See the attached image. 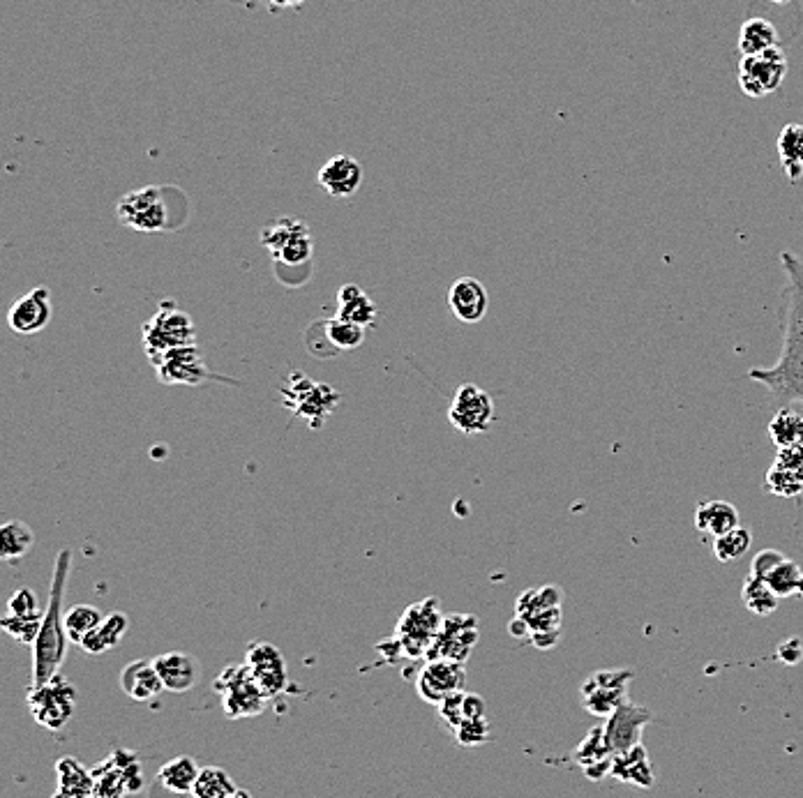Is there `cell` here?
<instances>
[{"instance_id":"6da1fadb","label":"cell","mask_w":803,"mask_h":798,"mask_svg":"<svg viewBox=\"0 0 803 798\" xmlns=\"http://www.w3.org/2000/svg\"><path fill=\"white\" fill-rule=\"evenodd\" d=\"M787 273V319L783 351L771 367H757L748 379L769 390L776 406L803 404V261L792 252H783Z\"/></svg>"},{"instance_id":"7a4b0ae2","label":"cell","mask_w":803,"mask_h":798,"mask_svg":"<svg viewBox=\"0 0 803 798\" xmlns=\"http://www.w3.org/2000/svg\"><path fill=\"white\" fill-rule=\"evenodd\" d=\"M70 568H72V552L70 549H60L54 563V577H51L49 602L47 609H44L42 628L33 644V688L54 679L65 660L70 637H67L65 632L63 600Z\"/></svg>"},{"instance_id":"3957f363","label":"cell","mask_w":803,"mask_h":798,"mask_svg":"<svg viewBox=\"0 0 803 798\" xmlns=\"http://www.w3.org/2000/svg\"><path fill=\"white\" fill-rule=\"evenodd\" d=\"M261 245L273 257L275 273L312 266V231L298 217H277L270 222L261 231Z\"/></svg>"},{"instance_id":"277c9868","label":"cell","mask_w":803,"mask_h":798,"mask_svg":"<svg viewBox=\"0 0 803 798\" xmlns=\"http://www.w3.org/2000/svg\"><path fill=\"white\" fill-rule=\"evenodd\" d=\"M213 688L220 695L222 711L227 718H254L266 709V695L254 679L252 669L245 665H229L217 676Z\"/></svg>"},{"instance_id":"5b68a950","label":"cell","mask_w":803,"mask_h":798,"mask_svg":"<svg viewBox=\"0 0 803 798\" xmlns=\"http://www.w3.org/2000/svg\"><path fill=\"white\" fill-rule=\"evenodd\" d=\"M187 344H197V328L192 319L174 303H162L153 319L144 323V349L148 360L157 365L164 353Z\"/></svg>"},{"instance_id":"8992f818","label":"cell","mask_w":803,"mask_h":798,"mask_svg":"<svg viewBox=\"0 0 803 798\" xmlns=\"http://www.w3.org/2000/svg\"><path fill=\"white\" fill-rule=\"evenodd\" d=\"M287 381V386L280 390L282 404L289 406L296 416L305 418L310 427L319 429L326 423L330 413L335 411V406L340 404V393L335 388L312 381L303 372L289 374Z\"/></svg>"},{"instance_id":"52a82bcc","label":"cell","mask_w":803,"mask_h":798,"mask_svg":"<svg viewBox=\"0 0 803 798\" xmlns=\"http://www.w3.org/2000/svg\"><path fill=\"white\" fill-rule=\"evenodd\" d=\"M118 222L139 233H160L169 227V208L162 187L148 185L132 190L116 203Z\"/></svg>"},{"instance_id":"ba28073f","label":"cell","mask_w":803,"mask_h":798,"mask_svg":"<svg viewBox=\"0 0 803 798\" xmlns=\"http://www.w3.org/2000/svg\"><path fill=\"white\" fill-rule=\"evenodd\" d=\"M28 706L37 725L58 732L72 720L74 709H77V690L65 676L56 674L51 681L30 688Z\"/></svg>"},{"instance_id":"9c48e42d","label":"cell","mask_w":803,"mask_h":798,"mask_svg":"<svg viewBox=\"0 0 803 798\" xmlns=\"http://www.w3.org/2000/svg\"><path fill=\"white\" fill-rule=\"evenodd\" d=\"M441 623H444V616H441L439 602L434 598L418 602V605L409 607L402 614L395 630V639L404 646L407 658L427 656V651H430V646L439 635Z\"/></svg>"},{"instance_id":"30bf717a","label":"cell","mask_w":803,"mask_h":798,"mask_svg":"<svg viewBox=\"0 0 803 798\" xmlns=\"http://www.w3.org/2000/svg\"><path fill=\"white\" fill-rule=\"evenodd\" d=\"M448 420L464 436L490 432L494 423V399L476 383H462L448 406Z\"/></svg>"},{"instance_id":"8fae6325","label":"cell","mask_w":803,"mask_h":798,"mask_svg":"<svg viewBox=\"0 0 803 798\" xmlns=\"http://www.w3.org/2000/svg\"><path fill=\"white\" fill-rule=\"evenodd\" d=\"M785 77L787 56L780 49V44L774 49L764 51V54L744 56L739 65V88L748 97H753V100H760V97L774 93L783 84Z\"/></svg>"},{"instance_id":"7c38bea8","label":"cell","mask_w":803,"mask_h":798,"mask_svg":"<svg viewBox=\"0 0 803 798\" xmlns=\"http://www.w3.org/2000/svg\"><path fill=\"white\" fill-rule=\"evenodd\" d=\"M245 665L252 669L254 679H257L268 699L282 695V692L287 690L289 685L287 662H284L282 651L277 649L275 644L264 642V639L252 642L245 651Z\"/></svg>"},{"instance_id":"4fadbf2b","label":"cell","mask_w":803,"mask_h":798,"mask_svg":"<svg viewBox=\"0 0 803 798\" xmlns=\"http://www.w3.org/2000/svg\"><path fill=\"white\" fill-rule=\"evenodd\" d=\"M478 639V623L474 616L450 614L444 616L441 630L425 658L430 660H457L464 662Z\"/></svg>"},{"instance_id":"5bb4252c","label":"cell","mask_w":803,"mask_h":798,"mask_svg":"<svg viewBox=\"0 0 803 798\" xmlns=\"http://www.w3.org/2000/svg\"><path fill=\"white\" fill-rule=\"evenodd\" d=\"M630 674L628 672H596L591 674L582 685V704L584 709L594 715H610L619 709L621 704L628 702L626 688H628Z\"/></svg>"},{"instance_id":"9a60e30c","label":"cell","mask_w":803,"mask_h":798,"mask_svg":"<svg viewBox=\"0 0 803 798\" xmlns=\"http://www.w3.org/2000/svg\"><path fill=\"white\" fill-rule=\"evenodd\" d=\"M155 370L160 381L167 383V386H176V383L199 386V383L210 379L204 353L199 351L197 344L178 346V349L164 353V358L155 365Z\"/></svg>"},{"instance_id":"2e32d148","label":"cell","mask_w":803,"mask_h":798,"mask_svg":"<svg viewBox=\"0 0 803 798\" xmlns=\"http://www.w3.org/2000/svg\"><path fill=\"white\" fill-rule=\"evenodd\" d=\"M464 688V667L457 660H430L420 672L416 690L427 704H441L453 692Z\"/></svg>"},{"instance_id":"e0dca14e","label":"cell","mask_w":803,"mask_h":798,"mask_svg":"<svg viewBox=\"0 0 803 798\" xmlns=\"http://www.w3.org/2000/svg\"><path fill=\"white\" fill-rule=\"evenodd\" d=\"M51 314H54V307H51V293L47 286H35L33 291H28L26 296H21L17 303L10 307L7 312V323L14 333L19 335H35L49 326Z\"/></svg>"},{"instance_id":"ac0fdd59","label":"cell","mask_w":803,"mask_h":798,"mask_svg":"<svg viewBox=\"0 0 803 798\" xmlns=\"http://www.w3.org/2000/svg\"><path fill=\"white\" fill-rule=\"evenodd\" d=\"M651 718V713L642 706H635L630 702H624L617 711L610 715L605 727V743L614 755L619 752H626L635 745H640V734L642 727L647 725Z\"/></svg>"},{"instance_id":"d6986e66","label":"cell","mask_w":803,"mask_h":798,"mask_svg":"<svg viewBox=\"0 0 803 798\" xmlns=\"http://www.w3.org/2000/svg\"><path fill=\"white\" fill-rule=\"evenodd\" d=\"M448 307L462 323H480L485 319L490 296L485 284L476 277H460L448 289Z\"/></svg>"},{"instance_id":"ffe728a7","label":"cell","mask_w":803,"mask_h":798,"mask_svg":"<svg viewBox=\"0 0 803 798\" xmlns=\"http://www.w3.org/2000/svg\"><path fill=\"white\" fill-rule=\"evenodd\" d=\"M319 185L328 192L333 199H349L358 192L360 183H363V167L356 157L351 155H335L321 167L319 171Z\"/></svg>"},{"instance_id":"44dd1931","label":"cell","mask_w":803,"mask_h":798,"mask_svg":"<svg viewBox=\"0 0 803 798\" xmlns=\"http://www.w3.org/2000/svg\"><path fill=\"white\" fill-rule=\"evenodd\" d=\"M153 662L164 683V690L169 692H190L199 679V662L190 653L169 651L157 656Z\"/></svg>"},{"instance_id":"7402d4cb","label":"cell","mask_w":803,"mask_h":798,"mask_svg":"<svg viewBox=\"0 0 803 798\" xmlns=\"http://www.w3.org/2000/svg\"><path fill=\"white\" fill-rule=\"evenodd\" d=\"M120 688H123L125 695L134 699V702H148V699L160 695L164 690V683L160 679V674H157L155 662L141 658L130 662V665L120 672Z\"/></svg>"},{"instance_id":"603a6c76","label":"cell","mask_w":803,"mask_h":798,"mask_svg":"<svg viewBox=\"0 0 803 798\" xmlns=\"http://www.w3.org/2000/svg\"><path fill=\"white\" fill-rule=\"evenodd\" d=\"M337 319L351 321L356 326L370 328L377 321V305L370 296H365L358 284H344L337 291Z\"/></svg>"},{"instance_id":"cb8c5ba5","label":"cell","mask_w":803,"mask_h":798,"mask_svg":"<svg viewBox=\"0 0 803 798\" xmlns=\"http://www.w3.org/2000/svg\"><path fill=\"white\" fill-rule=\"evenodd\" d=\"M58 778V794L65 798H93L95 792V775L88 771L79 759L63 757L56 764Z\"/></svg>"},{"instance_id":"d4e9b609","label":"cell","mask_w":803,"mask_h":798,"mask_svg":"<svg viewBox=\"0 0 803 798\" xmlns=\"http://www.w3.org/2000/svg\"><path fill=\"white\" fill-rule=\"evenodd\" d=\"M201 766L192 757L180 755L167 762L157 773V785L178 796H192L194 785H197Z\"/></svg>"},{"instance_id":"484cf974","label":"cell","mask_w":803,"mask_h":798,"mask_svg":"<svg viewBox=\"0 0 803 798\" xmlns=\"http://www.w3.org/2000/svg\"><path fill=\"white\" fill-rule=\"evenodd\" d=\"M695 526L697 531L709 533V536H723V533L737 529L739 526V510L730 501H707L700 503L695 510Z\"/></svg>"},{"instance_id":"4316f807","label":"cell","mask_w":803,"mask_h":798,"mask_svg":"<svg viewBox=\"0 0 803 798\" xmlns=\"http://www.w3.org/2000/svg\"><path fill=\"white\" fill-rule=\"evenodd\" d=\"M127 628H130V619H127L123 612H111L109 616H104L100 628L90 632L79 646L86 653H90V656H102V653L116 649L120 639L125 637Z\"/></svg>"},{"instance_id":"83f0119b","label":"cell","mask_w":803,"mask_h":798,"mask_svg":"<svg viewBox=\"0 0 803 798\" xmlns=\"http://www.w3.org/2000/svg\"><path fill=\"white\" fill-rule=\"evenodd\" d=\"M776 148L790 183H799L803 178V125H785L778 134Z\"/></svg>"},{"instance_id":"f1b7e54d","label":"cell","mask_w":803,"mask_h":798,"mask_svg":"<svg viewBox=\"0 0 803 798\" xmlns=\"http://www.w3.org/2000/svg\"><path fill=\"white\" fill-rule=\"evenodd\" d=\"M778 47V30L771 21L753 17L739 28V51L744 56H757Z\"/></svg>"},{"instance_id":"f546056e","label":"cell","mask_w":803,"mask_h":798,"mask_svg":"<svg viewBox=\"0 0 803 798\" xmlns=\"http://www.w3.org/2000/svg\"><path fill=\"white\" fill-rule=\"evenodd\" d=\"M769 436L778 450L803 443V413L794 406H778L769 423Z\"/></svg>"},{"instance_id":"4dcf8cb0","label":"cell","mask_w":803,"mask_h":798,"mask_svg":"<svg viewBox=\"0 0 803 798\" xmlns=\"http://www.w3.org/2000/svg\"><path fill=\"white\" fill-rule=\"evenodd\" d=\"M33 545L35 533L26 522L14 519V522L3 524V529H0V556L5 561L24 559L30 549H33Z\"/></svg>"},{"instance_id":"1f68e13d","label":"cell","mask_w":803,"mask_h":798,"mask_svg":"<svg viewBox=\"0 0 803 798\" xmlns=\"http://www.w3.org/2000/svg\"><path fill=\"white\" fill-rule=\"evenodd\" d=\"M104 621L102 612L93 605H74L65 612V632L70 637V642L81 644L84 639L100 628V623Z\"/></svg>"},{"instance_id":"d6a6232c","label":"cell","mask_w":803,"mask_h":798,"mask_svg":"<svg viewBox=\"0 0 803 798\" xmlns=\"http://www.w3.org/2000/svg\"><path fill=\"white\" fill-rule=\"evenodd\" d=\"M238 792L236 782L220 766H206L201 769L197 785H194V798H231Z\"/></svg>"},{"instance_id":"836d02e7","label":"cell","mask_w":803,"mask_h":798,"mask_svg":"<svg viewBox=\"0 0 803 798\" xmlns=\"http://www.w3.org/2000/svg\"><path fill=\"white\" fill-rule=\"evenodd\" d=\"M741 600H744V605L757 616L774 614L778 609V596L771 591V586L764 582V579L753 575L746 577L744 589H741Z\"/></svg>"},{"instance_id":"e575fe53","label":"cell","mask_w":803,"mask_h":798,"mask_svg":"<svg viewBox=\"0 0 803 798\" xmlns=\"http://www.w3.org/2000/svg\"><path fill=\"white\" fill-rule=\"evenodd\" d=\"M753 547V533L746 526H737V529L723 533V536L714 538V556L720 563L739 561L741 556L748 554Z\"/></svg>"},{"instance_id":"d590c367","label":"cell","mask_w":803,"mask_h":798,"mask_svg":"<svg viewBox=\"0 0 803 798\" xmlns=\"http://www.w3.org/2000/svg\"><path fill=\"white\" fill-rule=\"evenodd\" d=\"M764 582L771 586V591H774L778 598H785V596H792L794 591H799V586L803 584V575H801V568L797 566V563L785 556V559L780 561L767 577H764Z\"/></svg>"},{"instance_id":"8d00e7d4","label":"cell","mask_w":803,"mask_h":798,"mask_svg":"<svg viewBox=\"0 0 803 798\" xmlns=\"http://www.w3.org/2000/svg\"><path fill=\"white\" fill-rule=\"evenodd\" d=\"M326 333L337 351H354L365 342V328L344 319H326Z\"/></svg>"},{"instance_id":"74e56055","label":"cell","mask_w":803,"mask_h":798,"mask_svg":"<svg viewBox=\"0 0 803 798\" xmlns=\"http://www.w3.org/2000/svg\"><path fill=\"white\" fill-rule=\"evenodd\" d=\"M767 487L771 494L792 499V496H799L803 492V476L797 471L787 469V466H780L774 462V466H771L767 473Z\"/></svg>"},{"instance_id":"f35d334b","label":"cell","mask_w":803,"mask_h":798,"mask_svg":"<svg viewBox=\"0 0 803 798\" xmlns=\"http://www.w3.org/2000/svg\"><path fill=\"white\" fill-rule=\"evenodd\" d=\"M7 616H14V619H40V616H44L33 589L21 586V589L14 591V596L7 602Z\"/></svg>"},{"instance_id":"ab89813d","label":"cell","mask_w":803,"mask_h":798,"mask_svg":"<svg viewBox=\"0 0 803 798\" xmlns=\"http://www.w3.org/2000/svg\"><path fill=\"white\" fill-rule=\"evenodd\" d=\"M305 344H307V351H310L314 358H321V360L335 358L337 353H340L328 340L326 321L310 323V328L305 330Z\"/></svg>"},{"instance_id":"60d3db41","label":"cell","mask_w":803,"mask_h":798,"mask_svg":"<svg viewBox=\"0 0 803 798\" xmlns=\"http://www.w3.org/2000/svg\"><path fill=\"white\" fill-rule=\"evenodd\" d=\"M457 743L464 745V748H476V745H483L490 739V725H487L485 718H474V720H464L460 727L455 729Z\"/></svg>"},{"instance_id":"b9f144b4","label":"cell","mask_w":803,"mask_h":798,"mask_svg":"<svg viewBox=\"0 0 803 798\" xmlns=\"http://www.w3.org/2000/svg\"><path fill=\"white\" fill-rule=\"evenodd\" d=\"M783 559H785V554L776 552V549H762V552H757V556L753 559V568H750V575L764 579Z\"/></svg>"},{"instance_id":"7bdbcfd3","label":"cell","mask_w":803,"mask_h":798,"mask_svg":"<svg viewBox=\"0 0 803 798\" xmlns=\"http://www.w3.org/2000/svg\"><path fill=\"white\" fill-rule=\"evenodd\" d=\"M776 464L787 466V469L797 471V473H801V476H803V443H799V446H794V448L778 450Z\"/></svg>"},{"instance_id":"ee69618b","label":"cell","mask_w":803,"mask_h":798,"mask_svg":"<svg viewBox=\"0 0 803 798\" xmlns=\"http://www.w3.org/2000/svg\"><path fill=\"white\" fill-rule=\"evenodd\" d=\"M462 715H464V720L485 718V702L478 695H464V699H462Z\"/></svg>"},{"instance_id":"f6af8a7d","label":"cell","mask_w":803,"mask_h":798,"mask_svg":"<svg viewBox=\"0 0 803 798\" xmlns=\"http://www.w3.org/2000/svg\"><path fill=\"white\" fill-rule=\"evenodd\" d=\"M559 635H561V630H540V632H531V642H534V646H538V649L547 651V649H552V646H557Z\"/></svg>"},{"instance_id":"bcb514c9","label":"cell","mask_w":803,"mask_h":798,"mask_svg":"<svg viewBox=\"0 0 803 798\" xmlns=\"http://www.w3.org/2000/svg\"><path fill=\"white\" fill-rule=\"evenodd\" d=\"M270 10H291V7H300L305 0H266Z\"/></svg>"},{"instance_id":"7dc6e473","label":"cell","mask_w":803,"mask_h":798,"mask_svg":"<svg viewBox=\"0 0 803 798\" xmlns=\"http://www.w3.org/2000/svg\"><path fill=\"white\" fill-rule=\"evenodd\" d=\"M231 798H252V794H250V792H245V789H240V787H238V792H236L234 796H231Z\"/></svg>"},{"instance_id":"c3c4849f","label":"cell","mask_w":803,"mask_h":798,"mask_svg":"<svg viewBox=\"0 0 803 798\" xmlns=\"http://www.w3.org/2000/svg\"><path fill=\"white\" fill-rule=\"evenodd\" d=\"M771 3H778V5H787V3H792V0H771Z\"/></svg>"}]
</instances>
